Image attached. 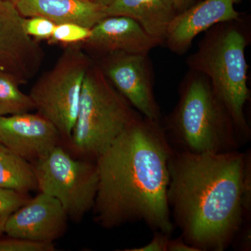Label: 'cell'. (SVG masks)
Listing matches in <instances>:
<instances>
[{
    "mask_svg": "<svg viewBox=\"0 0 251 251\" xmlns=\"http://www.w3.org/2000/svg\"><path fill=\"white\" fill-rule=\"evenodd\" d=\"M92 62L80 44L66 46L53 67L39 77L29 94L38 113L69 139L76 121L84 79Z\"/></svg>",
    "mask_w": 251,
    "mask_h": 251,
    "instance_id": "6",
    "label": "cell"
},
{
    "mask_svg": "<svg viewBox=\"0 0 251 251\" xmlns=\"http://www.w3.org/2000/svg\"><path fill=\"white\" fill-rule=\"evenodd\" d=\"M176 13H180L188 9L192 4L193 0H172Z\"/></svg>",
    "mask_w": 251,
    "mask_h": 251,
    "instance_id": "24",
    "label": "cell"
},
{
    "mask_svg": "<svg viewBox=\"0 0 251 251\" xmlns=\"http://www.w3.org/2000/svg\"><path fill=\"white\" fill-rule=\"evenodd\" d=\"M68 218L56 198L41 192L11 216L4 233L10 237L52 244L67 230Z\"/></svg>",
    "mask_w": 251,
    "mask_h": 251,
    "instance_id": "10",
    "label": "cell"
},
{
    "mask_svg": "<svg viewBox=\"0 0 251 251\" xmlns=\"http://www.w3.org/2000/svg\"><path fill=\"white\" fill-rule=\"evenodd\" d=\"M53 244L32 242L19 238L0 239V251H53Z\"/></svg>",
    "mask_w": 251,
    "mask_h": 251,
    "instance_id": "21",
    "label": "cell"
},
{
    "mask_svg": "<svg viewBox=\"0 0 251 251\" xmlns=\"http://www.w3.org/2000/svg\"><path fill=\"white\" fill-rule=\"evenodd\" d=\"M80 46L95 60L115 52L150 53L161 45L133 18L110 16L91 28L88 39Z\"/></svg>",
    "mask_w": 251,
    "mask_h": 251,
    "instance_id": "12",
    "label": "cell"
},
{
    "mask_svg": "<svg viewBox=\"0 0 251 251\" xmlns=\"http://www.w3.org/2000/svg\"><path fill=\"white\" fill-rule=\"evenodd\" d=\"M7 1H11V2L14 3V4H16L19 0H7Z\"/></svg>",
    "mask_w": 251,
    "mask_h": 251,
    "instance_id": "26",
    "label": "cell"
},
{
    "mask_svg": "<svg viewBox=\"0 0 251 251\" xmlns=\"http://www.w3.org/2000/svg\"><path fill=\"white\" fill-rule=\"evenodd\" d=\"M27 201L25 193L0 188V235L4 233L5 226L11 216Z\"/></svg>",
    "mask_w": 251,
    "mask_h": 251,
    "instance_id": "19",
    "label": "cell"
},
{
    "mask_svg": "<svg viewBox=\"0 0 251 251\" xmlns=\"http://www.w3.org/2000/svg\"><path fill=\"white\" fill-rule=\"evenodd\" d=\"M0 188L27 194L37 188L34 169L29 162L0 143Z\"/></svg>",
    "mask_w": 251,
    "mask_h": 251,
    "instance_id": "16",
    "label": "cell"
},
{
    "mask_svg": "<svg viewBox=\"0 0 251 251\" xmlns=\"http://www.w3.org/2000/svg\"><path fill=\"white\" fill-rule=\"evenodd\" d=\"M143 116L113 87L94 61L86 73L71 140L77 151L97 158Z\"/></svg>",
    "mask_w": 251,
    "mask_h": 251,
    "instance_id": "5",
    "label": "cell"
},
{
    "mask_svg": "<svg viewBox=\"0 0 251 251\" xmlns=\"http://www.w3.org/2000/svg\"><path fill=\"white\" fill-rule=\"evenodd\" d=\"M163 128L175 150L193 153L237 151L242 143L229 112L209 79L189 70L180 84L179 100Z\"/></svg>",
    "mask_w": 251,
    "mask_h": 251,
    "instance_id": "4",
    "label": "cell"
},
{
    "mask_svg": "<svg viewBox=\"0 0 251 251\" xmlns=\"http://www.w3.org/2000/svg\"><path fill=\"white\" fill-rule=\"evenodd\" d=\"M24 19L14 3L0 0V72L20 85L35 76L44 58L39 41L25 30Z\"/></svg>",
    "mask_w": 251,
    "mask_h": 251,
    "instance_id": "9",
    "label": "cell"
},
{
    "mask_svg": "<svg viewBox=\"0 0 251 251\" xmlns=\"http://www.w3.org/2000/svg\"><path fill=\"white\" fill-rule=\"evenodd\" d=\"M91 29L75 23H61L56 25L50 44H61L64 46L77 45L83 43L90 35Z\"/></svg>",
    "mask_w": 251,
    "mask_h": 251,
    "instance_id": "18",
    "label": "cell"
},
{
    "mask_svg": "<svg viewBox=\"0 0 251 251\" xmlns=\"http://www.w3.org/2000/svg\"><path fill=\"white\" fill-rule=\"evenodd\" d=\"M32 167L41 192L56 198L71 219L80 221L93 209L99 184L96 163L74 159L57 145Z\"/></svg>",
    "mask_w": 251,
    "mask_h": 251,
    "instance_id": "7",
    "label": "cell"
},
{
    "mask_svg": "<svg viewBox=\"0 0 251 251\" xmlns=\"http://www.w3.org/2000/svg\"><path fill=\"white\" fill-rule=\"evenodd\" d=\"M91 1H94V2L96 3H98V4L104 5V6H107V5L110 4V2L112 0H91Z\"/></svg>",
    "mask_w": 251,
    "mask_h": 251,
    "instance_id": "25",
    "label": "cell"
},
{
    "mask_svg": "<svg viewBox=\"0 0 251 251\" xmlns=\"http://www.w3.org/2000/svg\"><path fill=\"white\" fill-rule=\"evenodd\" d=\"M94 61L137 111L149 120L161 122V109L154 94V72L149 53L115 52Z\"/></svg>",
    "mask_w": 251,
    "mask_h": 251,
    "instance_id": "8",
    "label": "cell"
},
{
    "mask_svg": "<svg viewBox=\"0 0 251 251\" xmlns=\"http://www.w3.org/2000/svg\"><path fill=\"white\" fill-rule=\"evenodd\" d=\"M11 75L0 72V117L25 113L35 109L30 96L20 89Z\"/></svg>",
    "mask_w": 251,
    "mask_h": 251,
    "instance_id": "17",
    "label": "cell"
},
{
    "mask_svg": "<svg viewBox=\"0 0 251 251\" xmlns=\"http://www.w3.org/2000/svg\"><path fill=\"white\" fill-rule=\"evenodd\" d=\"M60 136L57 128L38 112L0 117V143L27 161L49 152L58 145Z\"/></svg>",
    "mask_w": 251,
    "mask_h": 251,
    "instance_id": "13",
    "label": "cell"
},
{
    "mask_svg": "<svg viewBox=\"0 0 251 251\" xmlns=\"http://www.w3.org/2000/svg\"><path fill=\"white\" fill-rule=\"evenodd\" d=\"M105 13L107 16L133 18L161 46L168 25L177 14L172 0H112L105 6Z\"/></svg>",
    "mask_w": 251,
    "mask_h": 251,
    "instance_id": "15",
    "label": "cell"
},
{
    "mask_svg": "<svg viewBox=\"0 0 251 251\" xmlns=\"http://www.w3.org/2000/svg\"><path fill=\"white\" fill-rule=\"evenodd\" d=\"M241 0H202L178 13L167 29L164 44L176 54H184L196 36L219 23L237 21L240 13L234 5Z\"/></svg>",
    "mask_w": 251,
    "mask_h": 251,
    "instance_id": "11",
    "label": "cell"
},
{
    "mask_svg": "<svg viewBox=\"0 0 251 251\" xmlns=\"http://www.w3.org/2000/svg\"><path fill=\"white\" fill-rule=\"evenodd\" d=\"M250 37L249 27L242 18L219 23L205 31L196 52L186 60L189 70L201 73L210 81L242 143L251 137L245 115L246 105L250 100L246 59Z\"/></svg>",
    "mask_w": 251,
    "mask_h": 251,
    "instance_id": "3",
    "label": "cell"
},
{
    "mask_svg": "<svg viewBox=\"0 0 251 251\" xmlns=\"http://www.w3.org/2000/svg\"><path fill=\"white\" fill-rule=\"evenodd\" d=\"M15 5L25 18L41 16L56 25L75 23L90 29L107 16L105 6L91 0H19Z\"/></svg>",
    "mask_w": 251,
    "mask_h": 251,
    "instance_id": "14",
    "label": "cell"
},
{
    "mask_svg": "<svg viewBox=\"0 0 251 251\" xmlns=\"http://www.w3.org/2000/svg\"><path fill=\"white\" fill-rule=\"evenodd\" d=\"M24 29L26 33L37 41H49L53 34L55 23L41 16L25 18Z\"/></svg>",
    "mask_w": 251,
    "mask_h": 251,
    "instance_id": "20",
    "label": "cell"
},
{
    "mask_svg": "<svg viewBox=\"0 0 251 251\" xmlns=\"http://www.w3.org/2000/svg\"><path fill=\"white\" fill-rule=\"evenodd\" d=\"M251 154L173 149L168 201L181 237L199 251L232 244L251 210Z\"/></svg>",
    "mask_w": 251,
    "mask_h": 251,
    "instance_id": "1",
    "label": "cell"
},
{
    "mask_svg": "<svg viewBox=\"0 0 251 251\" xmlns=\"http://www.w3.org/2000/svg\"><path fill=\"white\" fill-rule=\"evenodd\" d=\"M171 234L156 231L151 242L143 247L125 249V251H167Z\"/></svg>",
    "mask_w": 251,
    "mask_h": 251,
    "instance_id": "22",
    "label": "cell"
},
{
    "mask_svg": "<svg viewBox=\"0 0 251 251\" xmlns=\"http://www.w3.org/2000/svg\"><path fill=\"white\" fill-rule=\"evenodd\" d=\"M173 151L162 122L141 116L130 124L96 158V221L105 228L143 221L171 234L168 190Z\"/></svg>",
    "mask_w": 251,
    "mask_h": 251,
    "instance_id": "2",
    "label": "cell"
},
{
    "mask_svg": "<svg viewBox=\"0 0 251 251\" xmlns=\"http://www.w3.org/2000/svg\"><path fill=\"white\" fill-rule=\"evenodd\" d=\"M167 251H199L196 248L192 247L184 240V238L179 237L177 239H170Z\"/></svg>",
    "mask_w": 251,
    "mask_h": 251,
    "instance_id": "23",
    "label": "cell"
}]
</instances>
